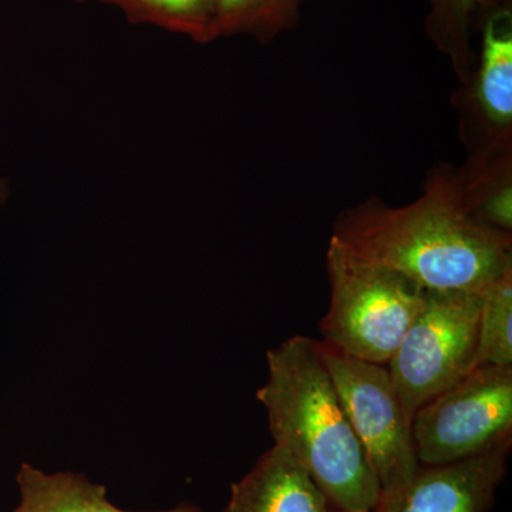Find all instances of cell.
I'll return each mask as SVG.
<instances>
[{
	"label": "cell",
	"mask_w": 512,
	"mask_h": 512,
	"mask_svg": "<svg viewBox=\"0 0 512 512\" xmlns=\"http://www.w3.org/2000/svg\"><path fill=\"white\" fill-rule=\"evenodd\" d=\"M330 239L427 291H484L512 269L511 234L478 222L464 181L450 174L406 207L360 204L340 215Z\"/></svg>",
	"instance_id": "1"
},
{
	"label": "cell",
	"mask_w": 512,
	"mask_h": 512,
	"mask_svg": "<svg viewBox=\"0 0 512 512\" xmlns=\"http://www.w3.org/2000/svg\"><path fill=\"white\" fill-rule=\"evenodd\" d=\"M256 392L275 446L311 476L335 512H373L379 483L320 357L318 342L293 336L266 353Z\"/></svg>",
	"instance_id": "2"
},
{
	"label": "cell",
	"mask_w": 512,
	"mask_h": 512,
	"mask_svg": "<svg viewBox=\"0 0 512 512\" xmlns=\"http://www.w3.org/2000/svg\"><path fill=\"white\" fill-rule=\"evenodd\" d=\"M326 269L330 306L320 322L322 342L386 366L419 313L427 289L394 269L359 258L332 239Z\"/></svg>",
	"instance_id": "3"
},
{
	"label": "cell",
	"mask_w": 512,
	"mask_h": 512,
	"mask_svg": "<svg viewBox=\"0 0 512 512\" xmlns=\"http://www.w3.org/2000/svg\"><path fill=\"white\" fill-rule=\"evenodd\" d=\"M483 291H427L419 313L387 363L410 417L476 367Z\"/></svg>",
	"instance_id": "4"
},
{
	"label": "cell",
	"mask_w": 512,
	"mask_h": 512,
	"mask_svg": "<svg viewBox=\"0 0 512 512\" xmlns=\"http://www.w3.org/2000/svg\"><path fill=\"white\" fill-rule=\"evenodd\" d=\"M420 466L478 456L512 441V366L480 365L413 417Z\"/></svg>",
	"instance_id": "5"
},
{
	"label": "cell",
	"mask_w": 512,
	"mask_h": 512,
	"mask_svg": "<svg viewBox=\"0 0 512 512\" xmlns=\"http://www.w3.org/2000/svg\"><path fill=\"white\" fill-rule=\"evenodd\" d=\"M316 342L373 468L380 498L399 493L416 476L420 463L413 440V419L394 389L387 366L356 359L322 340Z\"/></svg>",
	"instance_id": "6"
},
{
	"label": "cell",
	"mask_w": 512,
	"mask_h": 512,
	"mask_svg": "<svg viewBox=\"0 0 512 512\" xmlns=\"http://www.w3.org/2000/svg\"><path fill=\"white\" fill-rule=\"evenodd\" d=\"M511 444L453 463L420 466L402 491L379 498L373 512H487L507 473Z\"/></svg>",
	"instance_id": "7"
},
{
	"label": "cell",
	"mask_w": 512,
	"mask_h": 512,
	"mask_svg": "<svg viewBox=\"0 0 512 512\" xmlns=\"http://www.w3.org/2000/svg\"><path fill=\"white\" fill-rule=\"evenodd\" d=\"M224 512H335L311 476L284 448L259 457L247 476L232 484Z\"/></svg>",
	"instance_id": "8"
},
{
	"label": "cell",
	"mask_w": 512,
	"mask_h": 512,
	"mask_svg": "<svg viewBox=\"0 0 512 512\" xmlns=\"http://www.w3.org/2000/svg\"><path fill=\"white\" fill-rule=\"evenodd\" d=\"M474 100L495 134H507L512 123V15L494 12L485 22Z\"/></svg>",
	"instance_id": "9"
},
{
	"label": "cell",
	"mask_w": 512,
	"mask_h": 512,
	"mask_svg": "<svg viewBox=\"0 0 512 512\" xmlns=\"http://www.w3.org/2000/svg\"><path fill=\"white\" fill-rule=\"evenodd\" d=\"M18 481L20 503L12 512H137L121 510L107 498L104 485L92 483L84 474H46L22 464ZM153 512H202L197 505L180 504L173 510Z\"/></svg>",
	"instance_id": "10"
},
{
	"label": "cell",
	"mask_w": 512,
	"mask_h": 512,
	"mask_svg": "<svg viewBox=\"0 0 512 512\" xmlns=\"http://www.w3.org/2000/svg\"><path fill=\"white\" fill-rule=\"evenodd\" d=\"M116 6L128 22L153 25L207 45L218 39V0H99Z\"/></svg>",
	"instance_id": "11"
},
{
	"label": "cell",
	"mask_w": 512,
	"mask_h": 512,
	"mask_svg": "<svg viewBox=\"0 0 512 512\" xmlns=\"http://www.w3.org/2000/svg\"><path fill=\"white\" fill-rule=\"evenodd\" d=\"M306 0H218V39L251 36L271 42L295 28Z\"/></svg>",
	"instance_id": "12"
},
{
	"label": "cell",
	"mask_w": 512,
	"mask_h": 512,
	"mask_svg": "<svg viewBox=\"0 0 512 512\" xmlns=\"http://www.w3.org/2000/svg\"><path fill=\"white\" fill-rule=\"evenodd\" d=\"M512 366V269L483 291L476 366Z\"/></svg>",
	"instance_id": "13"
},
{
	"label": "cell",
	"mask_w": 512,
	"mask_h": 512,
	"mask_svg": "<svg viewBox=\"0 0 512 512\" xmlns=\"http://www.w3.org/2000/svg\"><path fill=\"white\" fill-rule=\"evenodd\" d=\"M481 0H429L426 32L441 52L453 60L461 79L470 73L471 26Z\"/></svg>",
	"instance_id": "14"
},
{
	"label": "cell",
	"mask_w": 512,
	"mask_h": 512,
	"mask_svg": "<svg viewBox=\"0 0 512 512\" xmlns=\"http://www.w3.org/2000/svg\"><path fill=\"white\" fill-rule=\"evenodd\" d=\"M9 197V188L8 184L5 181L0 180V205L5 204L6 200Z\"/></svg>",
	"instance_id": "15"
},
{
	"label": "cell",
	"mask_w": 512,
	"mask_h": 512,
	"mask_svg": "<svg viewBox=\"0 0 512 512\" xmlns=\"http://www.w3.org/2000/svg\"><path fill=\"white\" fill-rule=\"evenodd\" d=\"M74 2H77V3H87V2H90V0H74Z\"/></svg>",
	"instance_id": "16"
}]
</instances>
